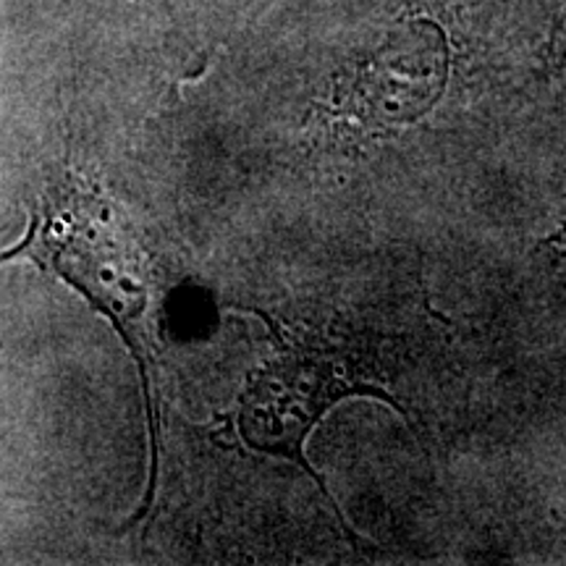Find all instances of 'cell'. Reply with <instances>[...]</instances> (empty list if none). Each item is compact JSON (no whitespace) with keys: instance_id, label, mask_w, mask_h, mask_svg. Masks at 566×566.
<instances>
[]
</instances>
